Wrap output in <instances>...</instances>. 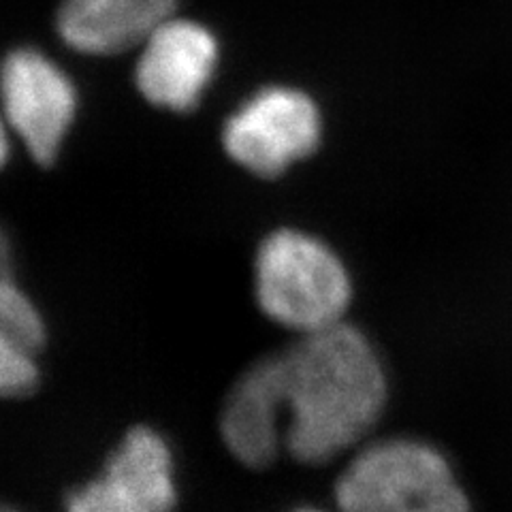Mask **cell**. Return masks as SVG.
Instances as JSON below:
<instances>
[{
	"instance_id": "cell-1",
	"label": "cell",
	"mask_w": 512,
	"mask_h": 512,
	"mask_svg": "<svg viewBox=\"0 0 512 512\" xmlns=\"http://www.w3.org/2000/svg\"><path fill=\"white\" fill-rule=\"evenodd\" d=\"M256 365L267 382L282 451L308 466L361 446L387 408L384 365L367 335L348 323L299 335Z\"/></svg>"
},
{
	"instance_id": "cell-2",
	"label": "cell",
	"mask_w": 512,
	"mask_h": 512,
	"mask_svg": "<svg viewBox=\"0 0 512 512\" xmlns=\"http://www.w3.org/2000/svg\"><path fill=\"white\" fill-rule=\"evenodd\" d=\"M340 512H472L448 459L421 440L359 446L335 483Z\"/></svg>"
},
{
	"instance_id": "cell-3",
	"label": "cell",
	"mask_w": 512,
	"mask_h": 512,
	"mask_svg": "<svg viewBox=\"0 0 512 512\" xmlns=\"http://www.w3.org/2000/svg\"><path fill=\"white\" fill-rule=\"evenodd\" d=\"M352 284L327 244L299 231L271 233L256 254V299L274 323L297 335L344 323Z\"/></svg>"
},
{
	"instance_id": "cell-4",
	"label": "cell",
	"mask_w": 512,
	"mask_h": 512,
	"mask_svg": "<svg viewBox=\"0 0 512 512\" xmlns=\"http://www.w3.org/2000/svg\"><path fill=\"white\" fill-rule=\"evenodd\" d=\"M320 116L303 92L267 88L237 111L224 126V148L239 165L274 178L314 152Z\"/></svg>"
},
{
	"instance_id": "cell-5",
	"label": "cell",
	"mask_w": 512,
	"mask_h": 512,
	"mask_svg": "<svg viewBox=\"0 0 512 512\" xmlns=\"http://www.w3.org/2000/svg\"><path fill=\"white\" fill-rule=\"evenodd\" d=\"M0 99L30 156L43 165L54 163L75 116L69 77L41 52L15 50L0 67Z\"/></svg>"
},
{
	"instance_id": "cell-6",
	"label": "cell",
	"mask_w": 512,
	"mask_h": 512,
	"mask_svg": "<svg viewBox=\"0 0 512 512\" xmlns=\"http://www.w3.org/2000/svg\"><path fill=\"white\" fill-rule=\"evenodd\" d=\"M218 45L195 22L165 20L143 41L137 86L158 107L188 111L201 99L216 69Z\"/></svg>"
},
{
	"instance_id": "cell-7",
	"label": "cell",
	"mask_w": 512,
	"mask_h": 512,
	"mask_svg": "<svg viewBox=\"0 0 512 512\" xmlns=\"http://www.w3.org/2000/svg\"><path fill=\"white\" fill-rule=\"evenodd\" d=\"M178 0H62L60 37L77 52L118 54L143 43Z\"/></svg>"
},
{
	"instance_id": "cell-8",
	"label": "cell",
	"mask_w": 512,
	"mask_h": 512,
	"mask_svg": "<svg viewBox=\"0 0 512 512\" xmlns=\"http://www.w3.org/2000/svg\"><path fill=\"white\" fill-rule=\"evenodd\" d=\"M103 474L137 493L156 512H171L178 500L173 455L165 438L150 427L128 431L116 453L109 457Z\"/></svg>"
},
{
	"instance_id": "cell-9",
	"label": "cell",
	"mask_w": 512,
	"mask_h": 512,
	"mask_svg": "<svg viewBox=\"0 0 512 512\" xmlns=\"http://www.w3.org/2000/svg\"><path fill=\"white\" fill-rule=\"evenodd\" d=\"M67 512H156L137 493L101 474L69 495Z\"/></svg>"
},
{
	"instance_id": "cell-10",
	"label": "cell",
	"mask_w": 512,
	"mask_h": 512,
	"mask_svg": "<svg viewBox=\"0 0 512 512\" xmlns=\"http://www.w3.org/2000/svg\"><path fill=\"white\" fill-rule=\"evenodd\" d=\"M37 357L15 344L0 325V399H18L37 389Z\"/></svg>"
},
{
	"instance_id": "cell-11",
	"label": "cell",
	"mask_w": 512,
	"mask_h": 512,
	"mask_svg": "<svg viewBox=\"0 0 512 512\" xmlns=\"http://www.w3.org/2000/svg\"><path fill=\"white\" fill-rule=\"evenodd\" d=\"M11 276V248L5 231L0 229V278Z\"/></svg>"
},
{
	"instance_id": "cell-12",
	"label": "cell",
	"mask_w": 512,
	"mask_h": 512,
	"mask_svg": "<svg viewBox=\"0 0 512 512\" xmlns=\"http://www.w3.org/2000/svg\"><path fill=\"white\" fill-rule=\"evenodd\" d=\"M7 154H9V141H7V133L3 128V122H0V165L5 163Z\"/></svg>"
},
{
	"instance_id": "cell-13",
	"label": "cell",
	"mask_w": 512,
	"mask_h": 512,
	"mask_svg": "<svg viewBox=\"0 0 512 512\" xmlns=\"http://www.w3.org/2000/svg\"><path fill=\"white\" fill-rule=\"evenodd\" d=\"M0 512H18L15 508H11V506H5V504H0Z\"/></svg>"
},
{
	"instance_id": "cell-14",
	"label": "cell",
	"mask_w": 512,
	"mask_h": 512,
	"mask_svg": "<svg viewBox=\"0 0 512 512\" xmlns=\"http://www.w3.org/2000/svg\"><path fill=\"white\" fill-rule=\"evenodd\" d=\"M295 512H320V510H314V508H301V510H295Z\"/></svg>"
}]
</instances>
